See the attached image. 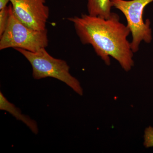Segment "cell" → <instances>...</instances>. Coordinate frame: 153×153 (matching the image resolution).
<instances>
[{
	"label": "cell",
	"instance_id": "6",
	"mask_svg": "<svg viewBox=\"0 0 153 153\" xmlns=\"http://www.w3.org/2000/svg\"><path fill=\"white\" fill-rule=\"evenodd\" d=\"M0 109L9 112L17 120L27 126L34 134H38V125L36 121L31 119L27 116L22 114L21 110L9 102L1 92H0Z\"/></svg>",
	"mask_w": 153,
	"mask_h": 153
},
{
	"label": "cell",
	"instance_id": "10",
	"mask_svg": "<svg viewBox=\"0 0 153 153\" xmlns=\"http://www.w3.org/2000/svg\"><path fill=\"white\" fill-rule=\"evenodd\" d=\"M10 0H0V10L7 6Z\"/></svg>",
	"mask_w": 153,
	"mask_h": 153
},
{
	"label": "cell",
	"instance_id": "5",
	"mask_svg": "<svg viewBox=\"0 0 153 153\" xmlns=\"http://www.w3.org/2000/svg\"><path fill=\"white\" fill-rule=\"evenodd\" d=\"M13 13L18 20L35 30L47 29L49 9L45 0H10Z\"/></svg>",
	"mask_w": 153,
	"mask_h": 153
},
{
	"label": "cell",
	"instance_id": "4",
	"mask_svg": "<svg viewBox=\"0 0 153 153\" xmlns=\"http://www.w3.org/2000/svg\"><path fill=\"white\" fill-rule=\"evenodd\" d=\"M112 7L120 11L125 16L132 36L131 46L133 52L139 50L140 44L143 41L151 43L152 37L150 22H144L143 13L145 7L153 0H111Z\"/></svg>",
	"mask_w": 153,
	"mask_h": 153
},
{
	"label": "cell",
	"instance_id": "2",
	"mask_svg": "<svg viewBox=\"0 0 153 153\" xmlns=\"http://www.w3.org/2000/svg\"><path fill=\"white\" fill-rule=\"evenodd\" d=\"M30 62L34 79H40L52 77L66 83L80 95L83 90L80 82L69 72L70 67L65 60L52 57L44 48L36 52L22 49H15Z\"/></svg>",
	"mask_w": 153,
	"mask_h": 153
},
{
	"label": "cell",
	"instance_id": "8",
	"mask_svg": "<svg viewBox=\"0 0 153 153\" xmlns=\"http://www.w3.org/2000/svg\"><path fill=\"white\" fill-rule=\"evenodd\" d=\"M10 4L0 10V36L5 30L10 16Z\"/></svg>",
	"mask_w": 153,
	"mask_h": 153
},
{
	"label": "cell",
	"instance_id": "9",
	"mask_svg": "<svg viewBox=\"0 0 153 153\" xmlns=\"http://www.w3.org/2000/svg\"><path fill=\"white\" fill-rule=\"evenodd\" d=\"M144 145L146 148L153 146V128L152 127L145 130Z\"/></svg>",
	"mask_w": 153,
	"mask_h": 153
},
{
	"label": "cell",
	"instance_id": "11",
	"mask_svg": "<svg viewBox=\"0 0 153 153\" xmlns=\"http://www.w3.org/2000/svg\"><path fill=\"white\" fill-rule=\"evenodd\" d=\"M70 1H73V0H70Z\"/></svg>",
	"mask_w": 153,
	"mask_h": 153
},
{
	"label": "cell",
	"instance_id": "3",
	"mask_svg": "<svg viewBox=\"0 0 153 153\" xmlns=\"http://www.w3.org/2000/svg\"><path fill=\"white\" fill-rule=\"evenodd\" d=\"M47 29L35 30L24 25L14 16L10 4L5 30L0 36V50L13 48L36 52L48 46Z\"/></svg>",
	"mask_w": 153,
	"mask_h": 153
},
{
	"label": "cell",
	"instance_id": "7",
	"mask_svg": "<svg viewBox=\"0 0 153 153\" xmlns=\"http://www.w3.org/2000/svg\"><path fill=\"white\" fill-rule=\"evenodd\" d=\"M112 7L111 0H87L88 15L104 19L109 18Z\"/></svg>",
	"mask_w": 153,
	"mask_h": 153
},
{
	"label": "cell",
	"instance_id": "1",
	"mask_svg": "<svg viewBox=\"0 0 153 153\" xmlns=\"http://www.w3.org/2000/svg\"><path fill=\"white\" fill-rule=\"evenodd\" d=\"M120 18L117 14L112 13L108 19L84 14L67 19L73 23L81 43L91 45L107 65H110L111 56L128 71L134 66V52L127 39L131 31Z\"/></svg>",
	"mask_w": 153,
	"mask_h": 153
}]
</instances>
